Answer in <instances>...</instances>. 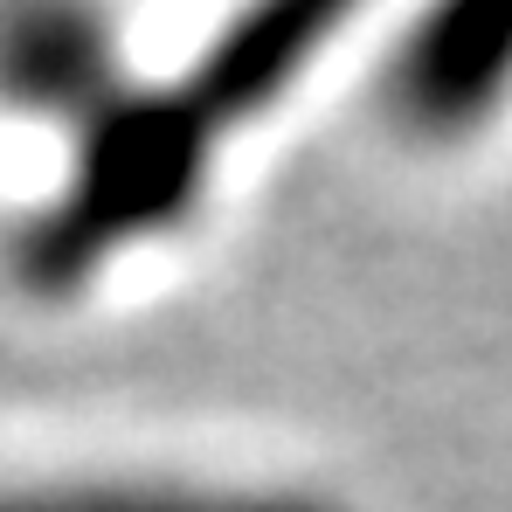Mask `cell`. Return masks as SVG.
<instances>
[{
    "label": "cell",
    "mask_w": 512,
    "mask_h": 512,
    "mask_svg": "<svg viewBox=\"0 0 512 512\" xmlns=\"http://www.w3.org/2000/svg\"><path fill=\"white\" fill-rule=\"evenodd\" d=\"M326 28L333 7H263L208 49L180 90H118L90 104L77 180L14 236L21 284L49 298L77 291L111 250L167 229L208 173V146L284 84Z\"/></svg>",
    "instance_id": "1"
},
{
    "label": "cell",
    "mask_w": 512,
    "mask_h": 512,
    "mask_svg": "<svg viewBox=\"0 0 512 512\" xmlns=\"http://www.w3.org/2000/svg\"><path fill=\"white\" fill-rule=\"evenodd\" d=\"M512 84V7H450L395 63V111L429 139L471 132Z\"/></svg>",
    "instance_id": "2"
},
{
    "label": "cell",
    "mask_w": 512,
    "mask_h": 512,
    "mask_svg": "<svg viewBox=\"0 0 512 512\" xmlns=\"http://www.w3.org/2000/svg\"><path fill=\"white\" fill-rule=\"evenodd\" d=\"M104 28L90 14H14L0 28V84L28 104H104Z\"/></svg>",
    "instance_id": "3"
},
{
    "label": "cell",
    "mask_w": 512,
    "mask_h": 512,
    "mask_svg": "<svg viewBox=\"0 0 512 512\" xmlns=\"http://www.w3.org/2000/svg\"><path fill=\"white\" fill-rule=\"evenodd\" d=\"M0 512H333L305 492L215 485H0Z\"/></svg>",
    "instance_id": "4"
}]
</instances>
